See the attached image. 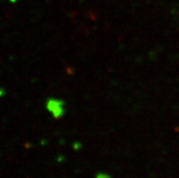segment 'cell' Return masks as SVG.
Returning a JSON list of instances; mask_svg holds the SVG:
<instances>
[{
	"label": "cell",
	"mask_w": 179,
	"mask_h": 178,
	"mask_svg": "<svg viewBox=\"0 0 179 178\" xmlns=\"http://www.w3.org/2000/svg\"><path fill=\"white\" fill-rule=\"evenodd\" d=\"M95 178H111V176L106 173H98L95 175Z\"/></svg>",
	"instance_id": "3957f363"
},
{
	"label": "cell",
	"mask_w": 179,
	"mask_h": 178,
	"mask_svg": "<svg viewBox=\"0 0 179 178\" xmlns=\"http://www.w3.org/2000/svg\"><path fill=\"white\" fill-rule=\"evenodd\" d=\"M178 131H179V127H178Z\"/></svg>",
	"instance_id": "277c9868"
},
{
	"label": "cell",
	"mask_w": 179,
	"mask_h": 178,
	"mask_svg": "<svg viewBox=\"0 0 179 178\" xmlns=\"http://www.w3.org/2000/svg\"><path fill=\"white\" fill-rule=\"evenodd\" d=\"M46 107L49 114L56 119L63 117L66 112L65 102L62 99L56 97L48 98L46 103Z\"/></svg>",
	"instance_id": "6da1fadb"
},
{
	"label": "cell",
	"mask_w": 179,
	"mask_h": 178,
	"mask_svg": "<svg viewBox=\"0 0 179 178\" xmlns=\"http://www.w3.org/2000/svg\"><path fill=\"white\" fill-rule=\"evenodd\" d=\"M82 148V144L80 142H75L73 144V149L74 150H77V151H78L79 149Z\"/></svg>",
	"instance_id": "7a4b0ae2"
}]
</instances>
